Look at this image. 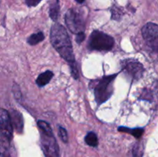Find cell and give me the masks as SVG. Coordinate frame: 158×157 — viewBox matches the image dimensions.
<instances>
[{
	"mask_svg": "<svg viewBox=\"0 0 158 157\" xmlns=\"http://www.w3.org/2000/svg\"><path fill=\"white\" fill-rule=\"evenodd\" d=\"M39 128H40V131L43 132H46V133H52V130L51 129V126H49V123H47L45 121H42V120H39L37 123Z\"/></svg>",
	"mask_w": 158,
	"mask_h": 157,
	"instance_id": "16",
	"label": "cell"
},
{
	"mask_svg": "<svg viewBox=\"0 0 158 157\" xmlns=\"http://www.w3.org/2000/svg\"><path fill=\"white\" fill-rule=\"evenodd\" d=\"M12 128L9 112L4 109H0V132L11 139L12 137Z\"/></svg>",
	"mask_w": 158,
	"mask_h": 157,
	"instance_id": "6",
	"label": "cell"
},
{
	"mask_svg": "<svg viewBox=\"0 0 158 157\" xmlns=\"http://www.w3.org/2000/svg\"><path fill=\"white\" fill-rule=\"evenodd\" d=\"M53 76V73L51 71H46L43 73L40 74L38 76L36 79V84L38 85L40 87H43L45 86L46 84L49 83L51 78Z\"/></svg>",
	"mask_w": 158,
	"mask_h": 157,
	"instance_id": "11",
	"label": "cell"
},
{
	"mask_svg": "<svg viewBox=\"0 0 158 157\" xmlns=\"http://www.w3.org/2000/svg\"><path fill=\"white\" fill-rule=\"evenodd\" d=\"M59 135L61 138V139L63 140V142L64 143H67L68 142V134L66 132V129L64 128H63L62 126L59 127Z\"/></svg>",
	"mask_w": 158,
	"mask_h": 157,
	"instance_id": "17",
	"label": "cell"
},
{
	"mask_svg": "<svg viewBox=\"0 0 158 157\" xmlns=\"http://www.w3.org/2000/svg\"><path fill=\"white\" fill-rule=\"evenodd\" d=\"M151 43H152V48L154 49V51H156V52H158V38L157 39L151 42Z\"/></svg>",
	"mask_w": 158,
	"mask_h": 157,
	"instance_id": "22",
	"label": "cell"
},
{
	"mask_svg": "<svg viewBox=\"0 0 158 157\" xmlns=\"http://www.w3.org/2000/svg\"><path fill=\"white\" fill-rule=\"evenodd\" d=\"M70 65V69H71V73H72L73 76L75 78V79H77L79 77V72H78V69H77V64H76V62H73L72 63H69Z\"/></svg>",
	"mask_w": 158,
	"mask_h": 157,
	"instance_id": "18",
	"label": "cell"
},
{
	"mask_svg": "<svg viewBox=\"0 0 158 157\" xmlns=\"http://www.w3.org/2000/svg\"><path fill=\"white\" fill-rule=\"evenodd\" d=\"M59 12H60V4H59V0H53L49 6V16L52 20H56L59 16Z\"/></svg>",
	"mask_w": 158,
	"mask_h": 157,
	"instance_id": "12",
	"label": "cell"
},
{
	"mask_svg": "<svg viewBox=\"0 0 158 157\" xmlns=\"http://www.w3.org/2000/svg\"><path fill=\"white\" fill-rule=\"evenodd\" d=\"M65 21L67 28L72 32L78 34L84 31L85 22L82 14L78 10L71 9L66 12Z\"/></svg>",
	"mask_w": 158,
	"mask_h": 157,
	"instance_id": "4",
	"label": "cell"
},
{
	"mask_svg": "<svg viewBox=\"0 0 158 157\" xmlns=\"http://www.w3.org/2000/svg\"><path fill=\"white\" fill-rule=\"evenodd\" d=\"M0 155L2 157H11L10 139L0 132Z\"/></svg>",
	"mask_w": 158,
	"mask_h": 157,
	"instance_id": "10",
	"label": "cell"
},
{
	"mask_svg": "<svg viewBox=\"0 0 158 157\" xmlns=\"http://www.w3.org/2000/svg\"><path fill=\"white\" fill-rule=\"evenodd\" d=\"M44 34L43 32H39L37 33H34L32 35H31L28 38L27 42L29 45L31 46H34V45H36L38 43H40V42L43 41L44 40Z\"/></svg>",
	"mask_w": 158,
	"mask_h": 157,
	"instance_id": "13",
	"label": "cell"
},
{
	"mask_svg": "<svg viewBox=\"0 0 158 157\" xmlns=\"http://www.w3.org/2000/svg\"><path fill=\"white\" fill-rule=\"evenodd\" d=\"M50 41L56 52L69 63L75 62L73 46L66 29L62 25L55 24L50 32Z\"/></svg>",
	"mask_w": 158,
	"mask_h": 157,
	"instance_id": "1",
	"label": "cell"
},
{
	"mask_svg": "<svg viewBox=\"0 0 158 157\" xmlns=\"http://www.w3.org/2000/svg\"><path fill=\"white\" fill-rule=\"evenodd\" d=\"M85 38V34L84 32H80V33L77 34V37H76V41H77V43H81L84 40Z\"/></svg>",
	"mask_w": 158,
	"mask_h": 157,
	"instance_id": "20",
	"label": "cell"
},
{
	"mask_svg": "<svg viewBox=\"0 0 158 157\" xmlns=\"http://www.w3.org/2000/svg\"><path fill=\"white\" fill-rule=\"evenodd\" d=\"M9 115H10L12 128L15 129L16 132L22 133L23 131V126H24L23 118L22 114L19 112H18V111L12 110L9 113Z\"/></svg>",
	"mask_w": 158,
	"mask_h": 157,
	"instance_id": "9",
	"label": "cell"
},
{
	"mask_svg": "<svg viewBox=\"0 0 158 157\" xmlns=\"http://www.w3.org/2000/svg\"><path fill=\"white\" fill-rule=\"evenodd\" d=\"M123 69L127 74L135 80L141 78L143 73V67L142 64L135 60L127 61L123 65Z\"/></svg>",
	"mask_w": 158,
	"mask_h": 157,
	"instance_id": "7",
	"label": "cell"
},
{
	"mask_svg": "<svg viewBox=\"0 0 158 157\" xmlns=\"http://www.w3.org/2000/svg\"><path fill=\"white\" fill-rule=\"evenodd\" d=\"M76 1H77V2H79V3H82V2H84V0H76Z\"/></svg>",
	"mask_w": 158,
	"mask_h": 157,
	"instance_id": "23",
	"label": "cell"
},
{
	"mask_svg": "<svg viewBox=\"0 0 158 157\" xmlns=\"http://www.w3.org/2000/svg\"><path fill=\"white\" fill-rule=\"evenodd\" d=\"M41 2V0H26V4L29 6H35Z\"/></svg>",
	"mask_w": 158,
	"mask_h": 157,
	"instance_id": "21",
	"label": "cell"
},
{
	"mask_svg": "<svg viewBox=\"0 0 158 157\" xmlns=\"http://www.w3.org/2000/svg\"><path fill=\"white\" fill-rule=\"evenodd\" d=\"M133 152H134V157H141L142 153H143V150H142L141 146H140V144H137L134 146Z\"/></svg>",
	"mask_w": 158,
	"mask_h": 157,
	"instance_id": "19",
	"label": "cell"
},
{
	"mask_svg": "<svg viewBox=\"0 0 158 157\" xmlns=\"http://www.w3.org/2000/svg\"><path fill=\"white\" fill-rule=\"evenodd\" d=\"M114 40L113 37L100 31H94L89 39V46L94 50H110L113 48Z\"/></svg>",
	"mask_w": 158,
	"mask_h": 157,
	"instance_id": "3",
	"label": "cell"
},
{
	"mask_svg": "<svg viewBox=\"0 0 158 157\" xmlns=\"http://www.w3.org/2000/svg\"><path fill=\"white\" fill-rule=\"evenodd\" d=\"M41 146L46 157H60V151L53 133L41 132Z\"/></svg>",
	"mask_w": 158,
	"mask_h": 157,
	"instance_id": "5",
	"label": "cell"
},
{
	"mask_svg": "<svg viewBox=\"0 0 158 157\" xmlns=\"http://www.w3.org/2000/svg\"><path fill=\"white\" fill-rule=\"evenodd\" d=\"M85 142L86 144L92 147H96L98 146V138L94 132H90L85 137Z\"/></svg>",
	"mask_w": 158,
	"mask_h": 157,
	"instance_id": "14",
	"label": "cell"
},
{
	"mask_svg": "<svg viewBox=\"0 0 158 157\" xmlns=\"http://www.w3.org/2000/svg\"><path fill=\"white\" fill-rule=\"evenodd\" d=\"M117 74L106 75L98 80L94 89L96 101L99 105L107 101L113 94V83Z\"/></svg>",
	"mask_w": 158,
	"mask_h": 157,
	"instance_id": "2",
	"label": "cell"
},
{
	"mask_svg": "<svg viewBox=\"0 0 158 157\" xmlns=\"http://www.w3.org/2000/svg\"><path fill=\"white\" fill-rule=\"evenodd\" d=\"M119 131L123 132H127V133L131 134L136 138H139L142 135L143 130L142 129H128V128L125 127H120L119 128Z\"/></svg>",
	"mask_w": 158,
	"mask_h": 157,
	"instance_id": "15",
	"label": "cell"
},
{
	"mask_svg": "<svg viewBox=\"0 0 158 157\" xmlns=\"http://www.w3.org/2000/svg\"><path fill=\"white\" fill-rule=\"evenodd\" d=\"M142 35L146 41L153 42L158 38V25L155 23H147L142 28Z\"/></svg>",
	"mask_w": 158,
	"mask_h": 157,
	"instance_id": "8",
	"label": "cell"
}]
</instances>
